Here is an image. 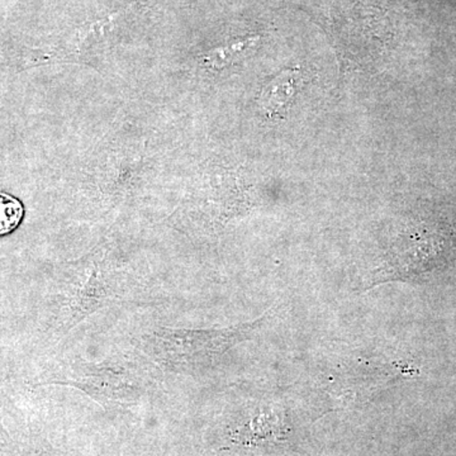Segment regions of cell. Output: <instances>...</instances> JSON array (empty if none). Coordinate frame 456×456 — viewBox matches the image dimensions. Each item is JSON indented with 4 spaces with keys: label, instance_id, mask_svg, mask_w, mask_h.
<instances>
[{
    "label": "cell",
    "instance_id": "obj_1",
    "mask_svg": "<svg viewBox=\"0 0 456 456\" xmlns=\"http://www.w3.org/2000/svg\"><path fill=\"white\" fill-rule=\"evenodd\" d=\"M299 83L301 73L293 69H287L264 89L260 98L261 107L270 114L284 112L292 103Z\"/></svg>",
    "mask_w": 456,
    "mask_h": 456
},
{
    "label": "cell",
    "instance_id": "obj_3",
    "mask_svg": "<svg viewBox=\"0 0 456 456\" xmlns=\"http://www.w3.org/2000/svg\"><path fill=\"white\" fill-rule=\"evenodd\" d=\"M25 206L12 194L0 191V237L16 231L25 218Z\"/></svg>",
    "mask_w": 456,
    "mask_h": 456
},
{
    "label": "cell",
    "instance_id": "obj_2",
    "mask_svg": "<svg viewBox=\"0 0 456 456\" xmlns=\"http://www.w3.org/2000/svg\"><path fill=\"white\" fill-rule=\"evenodd\" d=\"M259 38H248V40L237 42L230 46L216 49L203 57V64L212 69H222L241 61L256 46Z\"/></svg>",
    "mask_w": 456,
    "mask_h": 456
}]
</instances>
